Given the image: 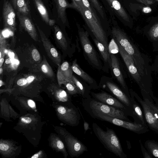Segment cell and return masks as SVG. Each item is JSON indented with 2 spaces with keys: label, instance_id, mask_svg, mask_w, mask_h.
Masks as SVG:
<instances>
[{
  "label": "cell",
  "instance_id": "cell-1",
  "mask_svg": "<svg viewBox=\"0 0 158 158\" xmlns=\"http://www.w3.org/2000/svg\"><path fill=\"white\" fill-rule=\"evenodd\" d=\"M46 123L39 113H29L21 116L13 129L36 148L40 143L43 127Z\"/></svg>",
  "mask_w": 158,
  "mask_h": 158
},
{
  "label": "cell",
  "instance_id": "cell-2",
  "mask_svg": "<svg viewBox=\"0 0 158 158\" xmlns=\"http://www.w3.org/2000/svg\"><path fill=\"white\" fill-rule=\"evenodd\" d=\"M119 52L126 65L129 73L138 85L143 100L147 99L154 102V97L152 91V86L149 84L140 74L135 66L132 57L120 45L116 42Z\"/></svg>",
  "mask_w": 158,
  "mask_h": 158
},
{
  "label": "cell",
  "instance_id": "cell-3",
  "mask_svg": "<svg viewBox=\"0 0 158 158\" xmlns=\"http://www.w3.org/2000/svg\"><path fill=\"white\" fill-rule=\"evenodd\" d=\"M69 8H74L80 13L96 39L109 50L106 35L97 15L92 13L83 4L78 5L71 3L70 5Z\"/></svg>",
  "mask_w": 158,
  "mask_h": 158
},
{
  "label": "cell",
  "instance_id": "cell-4",
  "mask_svg": "<svg viewBox=\"0 0 158 158\" xmlns=\"http://www.w3.org/2000/svg\"><path fill=\"white\" fill-rule=\"evenodd\" d=\"M92 128L97 137L108 150L120 158H127L119 140L113 129L106 127L105 131L95 123H93Z\"/></svg>",
  "mask_w": 158,
  "mask_h": 158
},
{
  "label": "cell",
  "instance_id": "cell-5",
  "mask_svg": "<svg viewBox=\"0 0 158 158\" xmlns=\"http://www.w3.org/2000/svg\"><path fill=\"white\" fill-rule=\"evenodd\" d=\"M53 129L64 143L68 152L72 158L77 157L87 151L86 146L66 129L60 126L53 125Z\"/></svg>",
  "mask_w": 158,
  "mask_h": 158
},
{
  "label": "cell",
  "instance_id": "cell-6",
  "mask_svg": "<svg viewBox=\"0 0 158 158\" xmlns=\"http://www.w3.org/2000/svg\"><path fill=\"white\" fill-rule=\"evenodd\" d=\"M51 106L55 110L57 117L60 121L71 126L78 124L80 117L72 105H65L52 102Z\"/></svg>",
  "mask_w": 158,
  "mask_h": 158
},
{
  "label": "cell",
  "instance_id": "cell-7",
  "mask_svg": "<svg viewBox=\"0 0 158 158\" xmlns=\"http://www.w3.org/2000/svg\"><path fill=\"white\" fill-rule=\"evenodd\" d=\"M93 113L98 119L123 127L138 134H144L149 131L148 127L141 124L131 122L101 113L93 112Z\"/></svg>",
  "mask_w": 158,
  "mask_h": 158
},
{
  "label": "cell",
  "instance_id": "cell-8",
  "mask_svg": "<svg viewBox=\"0 0 158 158\" xmlns=\"http://www.w3.org/2000/svg\"><path fill=\"white\" fill-rule=\"evenodd\" d=\"M89 107L92 112L101 113L112 117L130 122L123 110L95 100H91Z\"/></svg>",
  "mask_w": 158,
  "mask_h": 158
},
{
  "label": "cell",
  "instance_id": "cell-9",
  "mask_svg": "<svg viewBox=\"0 0 158 158\" xmlns=\"http://www.w3.org/2000/svg\"><path fill=\"white\" fill-rule=\"evenodd\" d=\"M12 96L10 100L19 110L20 116L29 113H39L34 100L22 95Z\"/></svg>",
  "mask_w": 158,
  "mask_h": 158
},
{
  "label": "cell",
  "instance_id": "cell-10",
  "mask_svg": "<svg viewBox=\"0 0 158 158\" xmlns=\"http://www.w3.org/2000/svg\"><path fill=\"white\" fill-rule=\"evenodd\" d=\"M58 85L54 83L49 84L46 91L52 99V102L65 105H72L71 98L66 92Z\"/></svg>",
  "mask_w": 158,
  "mask_h": 158
},
{
  "label": "cell",
  "instance_id": "cell-11",
  "mask_svg": "<svg viewBox=\"0 0 158 158\" xmlns=\"http://www.w3.org/2000/svg\"><path fill=\"white\" fill-rule=\"evenodd\" d=\"M22 146L13 139H0V154L3 158H15L22 152Z\"/></svg>",
  "mask_w": 158,
  "mask_h": 158
},
{
  "label": "cell",
  "instance_id": "cell-12",
  "mask_svg": "<svg viewBox=\"0 0 158 158\" xmlns=\"http://www.w3.org/2000/svg\"><path fill=\"white\" fill-rule=\"evenodd\" d=\"M79 37L82 48L89 60L94 65H100L99 59L95 50L89 39V34L82 28H78Z\"/></svg>",
  "mask_w": 158,
  "mask_h": 158
},
{
  "label": "cell",
  "instance_id": "cell-13",
  "mask_svg": "<svg viewBox=\"0 0 158 158\" xmlns=\"http://www.w3.org/2000/svg\"><path fill=\"white\" fill-rule=\"evenodd\" d=\"M130 92L141 105L148 127L152 130L158 133V119L154 116L153 112L145 101L143 100L133 90H130Z\"/></svg>",
  "mask_w": 158,
  "mask_h": 158
},
{
  "label": "cell",
  "instance_id": "cell-14",
  "mask_svg": "<svg viewBox=\"0 0 158 158\" xmlns=\"http://www.w3.org/2000/svg\"><path fill=\"white\" fill-rule=\"evenodd\" d=\"M2 16L4 27L14 32L16 29V14L14 8L8 0H4Z\"/></svg>",
  "mask_w": 158,
  "mask_h": 158
},
{
  "label": "cell",
  "instance_id": "cell-15",
  "mask_svg": "<svg viewBox=\"0 0 158 158\" xmlns=\"http://www.w3.org/2000/svg\"><path fill=\"white\" fill-rule=\"evenodd\" d=\"M94 97L98 101L106 105L121 109L127 115L133 117V113L120 101L105 92L94 93Z\"/></svg>",
  "mask_w": 158,
  "mask_h": 158
},
{
  "label": "cell",
  "instance_id": "cell-16",
  "mask_svg": "<svg viewBox=\"0 0 158 158\" xmlns=\"http://www.w3.org/2000/svg\"><path fill=\"white\" fill-rule=\"evenodd\" d=\"M36 26L48 56L54 63L58 66H59L61 61V57L59 53L40 27L37 25Z\"/></svg>",
  "mask_w": 158,
  "mask_h": 158
},
{
  "label": "cell",
  "instance_id": "cell-17",
  "mask_svg": "<svg viewBox=\"0 0 158 158\" xmlns=\"http://www.w3.org/2000/svg\"><path fill=\"white\" fill-rule=\"evenodd\" d=\"M0 117L5 121L10 122L15 120L20 116L14 109L6 98H1L0 101Z\"/></svg>",
  "mask_w": 158,
  "mask_h": 158
},
{
  "label": "cell",
  "instance_id": "cell-18",
  "mask_svg": "<svg viewBox=\"0 0 158 158\" xmlns=\"http://www.w3.org/2000/svg\"><path fill=\"white\" fill-rule=\"evenodd\" d=\"M19 26L26 31L35 41L38 40V35L34 24L28 16L17 12Z\"/></svg>",
  "mask_w": 158,
  "mask_h": 158
},
{
  "label": "cell",
  "instance_id": "cell-19",
  "mask_svg": "<svg viewBox=\"0 0 158 158\" xmlns=\"http://www.w3.org/2000/svg\"><path fill=\"white\" fill-rule=\"evenodd\" d=\"M103 1L118 19L127 23L130 22L128 15L118 0H103Z\"/></svg>",
  "mask_w": 158,
  "mask_h": 158
},
{
  "label": "cell",
  "instance_id": "cell-20",
  "mask_svg": "<svg viewBox=\"0 0 158 158\" xmlns=\"http://www.w3.org/2000/svg\"><path fill=\"white\" fill-rule=\"evenodd\" d=\"M73 72L71 66L67 61L59 66L57 73L58 85L61 86L67 81L72 80Z\"/></svg>",
  "mask_w": 158,
  "mask_h": 158
},
{
  "label": "cell",
  "instance_id": "cell-21",
  "mask_svg": "<svg viewBox=\"0 0 158 158\" xmlns=\"http://www.w3.org/2000/svg\"><path fill=\"white\" fill-rule=\"evenodd\" d=\"M50 147L56 152H60L64 158H67L68 153L66 146L60 137L55 133H51L48 139Z\"/></svg>",
  "mask_w": 158,
  "mask_h": 158
},
{
  "label": "cell",
  "instance_id": "cell-22",
  "mask_svg": "<svg viewBox=\"0 0 158 158\" xmlns=\"http://www.w3.org/2000/svg\"><path fill=\"white\" fill-rule=\"evenodd\" d=\"M106 85L111 92L133 113L131 98L114 84L107 81Z\"/></svg>",
  "mask_w": 158,
  "mask_h": 158
},
{
  "label": "cell",
  "instance_id": "cell-23",
  "mask_svg": "<svg viewBox=\"0 0 158 158\" xmlns=\"http://www.w3.org/2000/svg\"><path fill=\"white\" fill-rule=\"evenodd\" d=\"M111 65L114 75L124 89L126 94L131 98V95L125 81L122 73L121 72L118 59L114 55L110 56Z\"/></svg>",
  "mask_w": 158,
  "mask_h": 158
},
{
  "label": "cell",
  "instance_id": "cell-24",
  "mask_svg": "<svg viewBox=\"0 0 158 158\" xmlns=\"http://www.w3.org/2000/svg\"><path fill=\"white\" fill-rule=\"evenodd\" d=\"M130 94V100L133 110L132 117L134 119V122L148 127L140 106L135 100L133 95L131 93Z\"/></svg>",
  "mask_w": 158,
  "mask_h": 158
},
{
  "label": "cell",
  "instance_id": "cell-25",
  "mask_svg": "<svg viewBox=\"0 0 158 158\" xmlns=\"http://www.w3.org/2000/svg\"><path fill=\"white\" fill-rule=\"evenodd\" d=\"M14 8L17 12L28 16L30 14L29 0H11Z\"/></svg>",
  "mask_w": 158,
  "mask_h": 158
},
{
  "label": "cell",
  "instance_id": "cell-26",
  "mask_svg": "<svg viewBox=\"0 0 158 158\" xmlns=\"http://www.w3.org/2000/svg\"><path fill=\"white\" fill-rule=\"evenodd\" d=\"M55 2L58 13V18H60L63 24L68 22L66 15V10L69 7L70 4L67 0H54Z\"/></svg>",
  "mask_w": 158,
  "mask_h": 158
},
{
  "label": "cell",
  "instance_id": "cell-27",
  "mask_svg": "<svg viewBox=\"0 0 158 158\" xmlns=\"http://www.w3.org/2000/svg\"><path fill=\"white\" fill-rule=\"evenodd\" d=\"M147 33V38L152 43L154 50H158V23L152 26Z\"/></svg>",
  "mask_w": 158,
  "mask_h": 158
},
{
  "label": "cell",
  "instance_id": "cell-28",
  "mask_svg": "<svg viewBox=\"0 0 158 158\" xmlns=\"http://www.w3.org/2000/svg\"><path fill=\"white\" fill-rule=\"evenodd\" d=\"M34 3L43 21L48 24L50 19L47 10L41 0H33Z\"/></svg>",
  "mask_w": 158,
  "mask_h": 158
},
{
  "label": "cell",
  "instance_id": "cell-29",
  "mask_svg": "<svg viewBox=\"0 0 158 158\" xmlns=\"http://www.w3.org/2000/svg\"><path fill=\"white\" fill-rule=\"evenodd\" d=\"M71 68L74 73L84 80L90 83H93V80L92 78L80 67L77 63L76 59L73 61Z\"/></svg>",
  "mask_w": 158,
  "mask_h": 158
},
{
  "label": "cell",
  "instance_id": "cell-30",
  "mask_svg": "<svg viewBox=\"0 0 158 158\" xmlns=\"http://www.w3.org/2000/svg\"><path fill=\"white\" fill-rule=\"evenodd\" d=\"M54 29L55 37L57 43L63 50H66L68 43L64 34L57 26H55Z\"/></svg>",
  "mask_w": 158,
  "mask_h": 158
},
{
  "label": "cell",
  "instance_id": "cell-31",
  "mask_svg": "<svg viewBox=\"0 0 158 158\" xmlns=\"http://www.w3.org/2000/svg\"><path fill=\"white\" fill-rule=\"evenodd\" d=\"M40 70L47 77L52 78L54 77L53 71L47 60L45 57L44 56L42 61L40 64Z\"/></svg>",
  "mask_w": 158,
  "mask_h": 158
},
{
  "label": "cell",
  "instance_id": "cell-32",
  "mask_svg": "<svg viewBox=\"0 0 158 158\" xmlns=\"http://www.w3.org/2000/svg\"><path fill=\"white\" fill-rule=\"evenodd\" d=\"M145 146L148 152L155 157L158 158V143L153 140H147Z\"/></svg>",
  "mask_w": 158,
  "mask_h": 158
},
{
  "label": "cell",
  "instance_id": "cell-33",
  "mask_svg": "<svg viewBox=\"0 0 158 158\" xmlns=\"http://www.w3.org/2000/svg\"><path fill=\"white\" fill-rule=\"evenodd\" d=\"M94 42L102 55L103 60L106 62H108L111 64V59L110 58L109 50L105 47L97 39L94 40Z\"/></svg>",
  "mask_w": 158,
  "mask_h": 158
},
{
  "label": "cell",
  "instance_id": "cell-34",
  "mask_svg": "<svg viewBox=\"0 0 158 158\" xmlns=\"http://www.w3.org/2000/svg\"><path fill=\"white\" fill-rule=\"evenodd\" d=\"M68 93L71 95L79 94L74 83L73 80L69 81L64 84Z\"/></svg>",
  "mask_w": 158,
  "mask_h": 158
},
{
  "label": "cell",
  "instance_id": "cell-35",
  "mask_svg": "<svg viewBox=\"0 0 158 158\" xmlns=\"http://www.w3.org/2000/svg\"><path fill=\"white\" fill-rule=\"evenodd\" d=\"M93 6L95 8L96 10L98 12L100 16L103 20L106 19V15L102 8V6H101L98 0H89Z\"/></svg>",
  "mask_w": 158,
  "mask_h": 158
},
{
  "label": "cell",
  "instance_id": "cell-36",
  "mask_svg": "<svg viewBox=\"0 0 158 158\" xmlns=\"http://www.w3.org/2000/svg\"><path fill=\"white\" fill-rule=\"evenodd\" d=\"M146 102L148 105L153 112L154 116L158 119V103L152 102L147 99L143 100Z\"/></svg>",
  "mask_w": 158,
  "mask_h": 158
},
{
  "label": "cell",
  "instance_id": "cell-37",
  "mask_svg": "<svg viewBox=\"0 0 158 158\" xmlns=\"http://www.w3.org/2000/svg\"><path fill=\"white\" fill-rule=\"evenodd\" d=\"M6 46V42L5 38L1 32L0 36V59L5 56V51Z\"/></svg>",
  "mask_w": 158,
  "mask_h": 158
},
{
  "label": "cell",
  "instance_id": "cell-38",
  "mask_svg": "<svg viewBox=\"0 0 158 158\" xmlns=\"http://www.w3.org/2000/svg\"><path fill=\"white\" fill-rule=\"evenodd\" d=\"M72 79L74 83L79 94L83 95L85 93V90L83 86L81 83L73 75Z\"/></svg>",
  "mask_w": 158,
  "mask_h": 158
},
{
  "label": "cell",
  "instance_id": "cell-39",
  "mask_svg": "<svg viewBox=\"0 0 158 158\" xmlns=\"http://www.w3.org/2000/svg\"><path fill=\"white\" fill-rule=\"evenodd\" d=\"M29 157L30 158H48V156L44 150H41Z\"/></svg>",
  "mask_w": 158,
  "mask_h": 158
},
{
  "label": "cell",
  "instance_id": "cell-40",
  "mask_svg": "<svg viewBox=\"0 0 158 158\" xmlns=\"http://www.w3.org/2000/svg\"><path fill=\"white\" fill-rule=\"evenodd\" d=\"M139 142L140 145L141 150L144 158H152V155L147 151L143 145L141 140L139 139Z\"/></svg>",
  "mask_w": 158,
  "mask_h": 158
},
{
  "label": "cell",
  "instance_id": "cell-41",
  "mask_svg": "<svg viewBox=\"0 0 158 158\" xmlns=\"http://www.w3.org/2000/svg\"><path fill=\"white\" fill-rule=\"evenodd\" d=\"M32 58L36 61H39L40 60V55L38 50L36 48L32 50L31 52Z\"/></svg>",
  "mask_w": 158,
  "mask_h": 158
},
{
  "label": "cell",
  "instance_id": "cell-42",
  "mask_svg": "<svg viewBox=\"0 0 158 158\" xmlns=\"http://www.w3.org/2000/svg\"><path fill=\"white\" fill-rule=\"evenodd\" d=\"M151 66V71L156 73L158 75V55L154 60L153 64Z\"/></svg>",
  "mask_w": 158,
  "mask_h": 158
},
{
  "label": "cell",
  "instance_id": "cell-43",
  "mask_svg": "<svg viewBox=\"0 0 158 158\" xmlns=\"http://www.w3.org/2000/svg\"><path fill=\"white\" fill-rule=\"evenodd\" d=\"M140 3L146 5H149L153 4L155 2L153 0H136Z\"/></svg>",
  "mask_w": 158,
  "mask_h": 158
},
{
  "label": "cell",
  "instance_id": "cell-44",
  "mask_svg": "<svg viewBox=\"0 0 158 158\" xmlns=\"http://www.w3.org/2000/svg\"><path fill=\"white\" fill-rule=\"evenodd\" d=\"M152 9L149 7L146 6L143 7L142 9V11L145 13H148L152 11Z\"/></svg>",
  "mask_w": 158,
  "mask_h": 158
},
{
  "label": "cell",
  "instance_id": "cell-45",
  "mask_svg": "<svg viewBox=\"0 0 158 158\" xmlns=\"http://www.w3.org/2000/svg\"><path fill=\"white\" fill-rule=\"evenodd\" d=\"M72 4L76 5H80L83 4L82 0H72Z\"/></svg>",
  "mask_w": 158,
  "mask_h": 158
},
{
  "label": "cell",
  "instance_id": "cell-46",
  "mask_svg": "<svg viewBox=\"0 0 158 158\" xmlns=\"http://www.w3.org/2000/svg\"><path fill=\"white\" fill-rule=\"evenodd\" d=\"M84 126L85 131H86L89 129V124L85 121H84Z\"/></svg>",
  "mask_w": 158,
  "mask_h": 158
},
{
  "label": "cell",
  "instance_id": "cell-47",
  "mask_svg": "<svg viewBox=\"0 0 158 158\" xmlns=\"http://www.w3.org/2000/svg\"><path fill=\"white\" fill-rule=\"evenodd\" d=\"M55 23V21L54 19H50L48 24L49 26H52L54 25Z\"/></svg>",
  "mask_w": 158,
  "mask_h": 158
},
{
  "label": "cell",
  "instance_id": "cell-48",
  "mask_svg": "<svg viewBox=\"0 0 158 158\" xmlns=\"http://www.w3.org/2000/svg\"><path fill=\"white\" fill-rule=\"evenodd\" d=\"M4 57H2L0 59V67H2L4 61Z\"/></svg>",
  "mask_w": 158,
  "mask_h": 158
},
{
  "label": "cell",
  "instance_id": "cell-49",
  "mask_svg": "<svg viewBox=\"0 0 158 158\" xmlns=\"http://www.w3.org/2000/svg\"><path fill=\"white\" fill-rule=\"evenodd\" d=\"M11 61V59L9 58L6 60V63H10Z\"/></svg>",
  "mask_w": 158,
  "mask_h": 158
},
{
  "label": "cell",
  "instance_id": "cell-50",
  "mask_svg": "<svg viewBox=\"0 0 158 158\" xmlns=\"http://www.w3.org/2000/svg\"><path fill=\"white\" fill-rule=\"evenodd\" d=\"M4 85V83L3 81L1 80H0V87H1L2 86H3Z\"/></svg>",
  "mask_w": 158,
  "mask_h": 158
},
{
  "label": "cell",
  "instance_id": "cell-51",
  "mask_svg": "<svg viewBox=\"0 0 158 158\" xmlns=\"http://www.w3.org/2000/svg\"><path fill=\"white\" fill-rule=\"evenodd\" d=\"M3 72V69L2 67H0V74L1 75Z\"/></svg>",
  "mask_w": 158,
  "mask_h": 158
},
{
  "label": "cell",
  "instance_id": "cell-52",
  "mask_svg": "<svg viewBox=\"0 0 158 158\" xmlns=\"http://www.w3.org/2000/svg\"><path fill=\"white\" fill-rule=\"evenodd\" d=\"M155 1H158V0H155Z\"/></svg>",
  "mask_w": 158,
  "mask_h": 158
}]
</instances>
